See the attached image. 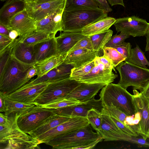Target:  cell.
<instances>
[{
    "label": "cell",
    "instance_id": "obj_1",
    "mask_svg": "<svg viewBox=\"0 0 149 149\" xmlns=\"http://www.w3.org/2000/svg\"><path fill=\"white\" fill-rule=\"evenodd\" d=\"M32 66L22 63L11 56L0 74V93L6 96L28 83L30 81L27 77L28 72Z\"/></svg>",
    "mask_w": 149,
    "mask_h": 149
},
{
    "label": "cell",
    "instance_id": "obj_2",
    "mask_svg": "<svg viewBox=\"0 0 149 149\" xmlns=\"http://www.w3.org/2000/svg\"><path fill=\"white\" fill-rule=\"evenodd\" d=\"M107 13L99 8L64 10L62 19V31H81L86 26L107 17Z\"/></svg>",
    "mask_w": 149,
    "mask_h": 149
},
{
    "label": "cell",
    "instance_id": "obj_3",
    "mask_svg": "<svg viewBox=\"0 0 149 149\" xmlns=\"http://www.w3.org/2000/svg\"><path fill=\"white\" fill-rule=\"evenodd\" d=\"M103 107L112 104L127 116L135 113L133 95L118 84L109 83L104 86L99 94Z\"/></svg>",
    "mask_w": 149,
    "mask_h": 149
},
{
    "label": "cell",
    "instance_id": "obj_4",
    "mask_svg": "<svg viewBox=\"0 0 149 149\" xmlns=\"http://www.w3.org/2000/svg\"><path fill=\"white\" fill-rule=\"evenodd\" d=\"M89 124L81 129L53 139L45 144L53 149H77L88 145L102 136L93 130Z\"/></svg>",
    "mask_w": 149,
    "mask_h": 149
},
{
    "label": "cell",
    "instance_id": "obj_5",
    "mask_svg": "<svg viewBox=\"0 0 149 149\" xmlns=\"http://www.w3.org/2000/svg\"><path fill=\"white\" fill-rule=\"evenodd\" d=\"M120 77L118 84L127 89L129 86L141 93L149 83V69L122 62L116 67Z\"/></svg>",
    "mask_w": 149,
    "mask_h": 149
},
{
    "label": "cell",
    "instance_id": "obj_6",
    "mask_svg": "<svg viewBox=\"0 0 149 149\" xmlns=\"http://www.w3.org/2000/svg\"><path fill=\"white\" fill-rule=\"evenodd\" d=\"M80 84L70 77L49 83L35 100L34 104L41 106L65 98Z\"/></svg>",
    "mask_w": 149,
    "mask_h": 149
},
{
    "label": "cell",
    "instance_id": "obj_7",
    "mask_svg": "<svg viewBox=\"0 0 149 149\" xmlns=\"http://www.w3.org/2000/svg\"><path fill=\"white\" fill-rule=\"evenodd\" d=\"M55 114L54 109L35 105L20 114L17 120V124L22 131L29 134Z\"/></svg>",
    "mask_w": 149,
    "mask_h": 149
},
{
    "label": "cell",
    "instance_id": "obj_8",
    "mask_svg": "<svg viewBox=\"0 0 149 149\" xmlns=\"http://www.w3.org/2000/svg\"><path fill=\"white\" fill-rule=\"evenodd\" d=\"M90 123L87 118L74 117L41 135L36 138L40 143L49 141L84 127Z\"/></svg>",
    "mask_w": 149,
    "mask_h": 149
},
{
    "label": "cell",
    "instance_id": "obj_9",
    "mask_svg": "<svg viewBox=\"0 0 149 149\" xmlns=\"http://www.w3.org/2000/svg\"><path fill=\"white\" fill-rule=\"evenodd\" d=\"M133 103L135 112H139L141 120L134 130L142 138H149V100L136 90H133Z\"/></svg>",
    "mask_w": 149,
    "mask_h": 149
},
{
    "label": "cell",
    "instance_id": "obj_10",
    "mask_svg": "<svg viewBox=\"0 0 149 149\" xmlns=\"http://www.w3.org/2000/svg\"><path fill=\"white\" fill-rule=\"evenodd\" d=\"M113 25L118 32L133 37L146 35L149 27L145 19L134 16L117 19Z\"/></svg>",
    "mask_w": 149,
    "mask_h": 149
},
{
    "label": "cell",
    "instance_id": "obj_11",
    "mask_svg": "<svg viewBox=\"0 0 149 149\" xmlns=\"http://www.w3.org/2000/svg\"><path fill=\"white\" fill-rule=\"evenodd\" d=\"M94 62V66L87 74L75 80L80 83H104L107 85L113 81L118 77V75L114 74L112 70L106 69L96 58Z\"/></svg>",
    "mask_w": 149,
    "mask_h": 149
},
{
    "label": "cell",
    "instance_id": "obj_12",
    "mask_svg": "<svg viewBox=\"0 0 149 149\" xmlns=\"http://www.w3.org/2000/svg\"><path fill=\"white\" fill-rule=\"evenodd\" d=\"M102 108L100 99H95L94 97L84 103L54 109V111L56 114L61 116L87 118L88 112L91 109L95 108L101 111Z\"/></svg>",
    "mask_w": 149,
    "mask_h": 149
},
{
    "label": "cell",
    "instance_id": "obj_13",
    "mask_svg": "<svg viewBox=\"0 0 149 149\" xmlns=\"http://www.w3.org/2000/svg\"><path fill=\"white\" fill-rule=\"evenodd\" d=\"M74 68L73 65L63 62L44 75L37 77L24 86H29L42 83H50L70 78L71 70Z\"/></svg>",
    "mask_w": 149,
    "mask_h": 149
},
{
    "label": "cell",
    "instance_id": "obj_14",
    "mask_svg": "<svg viewBox=\"0 0 149 149\" xmlns=\"http://www.w3.org/2000/svg\"><path fill=\"white\" fill-rule=\"evenodd\" d=\"M49 83H42L29 86H23L6 96L7 99L29 104H34V101Z\"/></svg>",
    "mask_w": 149,
    "mask_h": 149
},
{
    "label": "cell",
    "instance_id": "obj_15",
    "mask_svg": "<svg viewBox=\"0 0 149 149\" xmlns=\"http://www.w3.org/2000/svg\"><path fill=\"white\" fill-rule=\"evenodd\" d=\"M6 27L8 30L17 31L19 37L26 36L36 30L35 22L29 16L26 9L12 17Z\"/></svg>",
    "mask_w": 149,
    "mask_h": 149
},
{
    "label": "cell",
    "instance_id": "obj_16",
    "mask_svg": "<svg viewBox=\"0 0 149 149\" xmlns=\"http://www.w3.org/2000/svg\"><path fill=\"white\" fill-rule=\"evenodd\" d=\"M66 0L54 1L36 4L27 3L26 10L29 16L35 22L39 21L64 6Z\"/></svg>",
    "mask_w": 149,
    "mask_h": 149
},
{
    "label": "cell",
    "instance_id": "obj_17",
    "mask_svg": "<svg viewBox=\"0 0 149 149\" xmlns=\"http://www.w3.org/2000/svg\"><path fill=\"white\" fill-rule=\"evenodd\" d=\"M9 47L11 56L20 62L31 65L37 63L33 46L26 45L16 39L13 41Z\"/></svg>",
    "mask_w": 149,
    "mask_h": 149
},
{
    "label": "cell",
    "instance_id": "obj_18",
    "mask_svg": "<svg viewBox=\"0 0 149 149\" xmlns=\"http://www.w3.org/2000/svg\"><path fill=\"white\" fill-rule=\"evenodd\" d=\"M106 85L104 83H80L66 98L74 99L81 102H86L95 97L99 91Z\"/></svg>",
    "mask_w": 149,
    "mask_h": 149
},
{
    "label": "cell",
    "instance_id": "obj_19",
    "mask_svg": "<svg viewBox=\"0 0 149 149\" xmlns=\"http://www.w3.org/2000/svg\"><path fill=\"white\" fill-rule=\"evenodd\" d=\"M99 51L84 48L68 52L65 55L64 62L73 65L77 68L94 61L98 56Z\"/></svg>",
    "mask_w": 149,
    "mask_h": 149
},
{
    "label": "cell",
    "instance_id": "obj_20",
    "mask_svg": "<svg viewBox=\"0 0 149 149\" xmlns=\"http://www.w3.org/2000/svg\"><path fill=\"white\" fill-rule=\"evenodd\" d=\"M33 47L37 63L58 54L55 36L39 42Z\"/></svg>",
    "mask_w": 149,
    "mask_h": 149
},
{
    "label": "cell",
    "instance_id": "obj_21",
    "mask_svg": "<svg viewBox=\"0 0 149 149\" xmlns=\"http://www.w3.org/2000/svg\"><path fill=\"white\" fill-rule=\"evenodd\" d=\"M101 123L98 132L104 141H120L123 132L117 126L109 116L101 111Z\"/></svg>",
    "mask_w": 149,
    "mask_h": 149
},
{
    "label": "cell",
    "instance_id": "obj_22",
    "mask_svg": "<svg viewBox=\"0 0 149 149\" xmlns=\"http://www.w3.org/2000/svg\"><path fill=\"white\" fill-rule=\"evenodd\" d=\"M27 6L24 0H7L0 10V23L6 27L10 19L26 9Z\"/></svg>",
    "mask_w": 149,
    "mask_h": 149
},
{
    "label": "cell",
    "instance_id": "obj_23",
    "mask_svg": "<svg viewBox=\"0 0 149 149\" xmlns=\"http://www.w3.org/2000/svg\"><path fill=\"white\" fill-rule=\"evenodd\" d=\"M87 36L83 35L81 31H63L56 37L58 54L65 55L78 41Z\"/></svg>",
    "mask_w": 149,
    "mask_h": 149
},
{
    "label": "cell",
    "instance_id": "obj_24",
    "mask_svg": "<svg viewBox=\"0 0 149 149\" xmlns=\"http://www.w3.org/2000/svg\"><path fill=\"white\" fill-rule=\"evenodd\" d=\"M20 114L15 113L11 125L6 127L0 125V142L5 143L8 140L17 139H30L34 137L22 131L17 124V120Z\"/></svg>",
    "mask_w": 149,
    "mask_h": 149
},
{
    "label": "cell",
    "instance_id": "obj_25",
    "mask_svg": "<svg viewBox=\"0 0 149 149\" xmlns=\"http://www.w3.org/2000/svg\"><path fill=\"white\" fill-rule=\"evenodd\" d=\"M65 4L52 13L39 21L35 22L36 30L55 35L58 31H62V24L56 23L54 17L58 11L64 7Z\"/></svg>",
    "mask_w": 149,
    "mask_h": 149
},
{
    "label": "cell",
    "instance_id": "obj_26",
    "mask_svg": "<svg viewBox=\"0 0 149 149\" xmlns=\"http://www.w3.org/2000/svg\"><path fill=\"white\" fill-rule=\"evenodd\" d=\"M116 19L107 17L86 26L82 30L81 33L84 36H89L104 32L113 25Z\"/></svg>",
    "mask_w": 149,
    "mask_h": 149
},
{
    "label": "cell",
    "instance_id": "obj_27",
    "mask_svg": "<svg viewBox=\"0 0 149 149\" xmlns=\"http://www.w3.org/2000/svg\"><path fill=\"white\" fill-rule=\"evenodd\" d=\"M71 117L55 114L48 118L41 126L29 134L31 136L36 138L57 126L63 123Z\"/></svg>",
    "mask_w": 149,
    "mask_h": 149
},
{
    "label": "cell",
    "instance_id": "obj_28",
    "mask_svg": "<svg viewBox=\"0 0 149 149\" xmlns=\"http://www.w3.org/2000/svg\"><path fill=\"white\" fill-rule=\"evenodd\" d=\"M65 55L59 54L53 56L34 65L37 71V77H41L61 64L64 61Z\"/></svg>",
    "mask_w": 149,
    "mask_h": 149
},
{
    "label": "cell",
    "instance_id": "obj_29",
    "mask_svg": "<svg viewBox=\"0 0 149 149\" xmlns=\"http://www.w3.org/2000/svg\"><path fill=\"white\" fill-rule=\"evenodd\" d=\"M5 149H33L40 148V143L36 138L31 139H17L8 140Z\"/></svg>",
    "mask_w": 149,
    "mask_h": 149
},
{
    "label": "cell",
    "instance_id": "obj_30",
    "mask_svg": "<svg viewBox=\"0 0 149 149\" xmlns=\"http://www.w3.org/2000/svg\"><path fill=\"white\" fill-rule=\"evenodd\" d=\"M55 35L35 30L26 36L17 39L19 41L26 45L33 46Z\"/></svg>",
    "mask_w": 149,
    "mask_h": 149
},
{
    "label": "cell",
    "instance_id": "obj_31",
    "mask_svg": "<svg viewBox=\"0 0 149 149\" xmlns=\"http://www.w3.org/2000/svg\"><path fill=\"white\" fill-rule=\"evenodd\" d=\"M125 61L143 68H147L146 65L149 66V61L146 59L143 52L137 45L135 47L131 49L130 57Z\"/></svg>",
    "mask_w": 149,
    "mask_h": 149
},
{
    "label": "cell",
    "instance_id": "obj_32",
    "mask_svg": "<svg viewBox=\"0 0 149 149\" xmlns=\"http://www.w3.org/2000/svg\"><path fill=\"white\" fill-rule=\"evenodd\" d=\"M113 31L109 29L99 33L89 36L94 50H99L104 47L112 37Z\"/></svg>",
    "mask_w": 149,
    "mask_h": 149
},
{
    "label": "cell",
    "instance_id": "obj_33",
    "mask_svg": "<svg viewBox=\"0 0 149 149\" xmlns=\"http://www.w3.org/2000/svg\"><path fill=\"white\" fill-rule=\"evenodd\" d=\"M5 115L8 116L13 113L21 114L28 109L34 106V104H29L19 102L5 98Z\"/></svg>",
    "mask_w": 149,
    "mask_h": 149
},
{
    "label": "cell",
    "instance_id": "obj_34",
    "mask_svg": "<svg viewBox=\"0 0 149 149\" xmlns=\"http://www.w3.org/2000/svg\"><path fill=\"white\" fill-rule=\"evenodd\" d=\"M99 8L95 0H66L65 10Z\"/></svg>",
    "mask_w": 149,
    "mask_h": 149
},
{
    "label": "cell",
    "instance_id": "obj_35",
    "mask_svg": "<svg viewBox=\"0 0 149 149\" xmlns=\"http://www.w3.org/2000/svg\"><path fill=\"white\" fill-rule=\"evenodd\" d=\"M102 49L103 56L110 61L114 68L126 59L125 57L113 48L104 46Z\"/></svg>",
    "mask_w": 149,
    "mask_h": 149
},
{
    "label": "cell",
    "instance_id": "obj_36",
    "mask_svg": "<svg viewBox=\"0 0 149 149\" xmlns=\"http://www.w3.org/2000/svg\"><path fill=\"white\" fill-rule=\"evenodd\" d=\"M87 118L93 129L98 132L102 121L101 111L96 109H92L88 111Z\"/></svg>",
    "mask_w": 149,
    "mask_h": 149
},
{
    "label": "cell",
    "instance_id": "obj_37",
    "mask_svg": "<svg viewBox=\"0 0 149 149\" xmlns=\"http://www.w3.org/2000/svg\"><path fill=\"white\" fill-rule=\"evenodd\" d=\"M95 66L94 60L77 68H74L71 71L70 78L76 80L87 74Z\"/></svg>",
    "mask_w": 149,
    "mask_h": 149
},
{
    "label": "cell",
    "instance_id": "obj_38",
    "mask_svg": "<svg viewBox=\"0 0 149 149\" xmlns=\"http://www.w3.org/2000/svg\"><path fill=\"white\" fill-rule=\"evenodd\" d=\"M101 111L109 116L115 118L124 124L127 116L118 108L112 104L103 107Z\"/></svg>",
    "mask_w": 149,
    "mask_h": 149
},
{
    "label": "cell",
    "instance_id": "obj_39",
    "mask_svg": "<svg viewBox=\"0 0 149 149\" xmlns=\"http://www.w3.org/2000/svg\"><path fill=\"white\" fill-rule=\"evenodd\" d=\"M83 103H84L80 102L74 99L65 98L53 103L41 106L46 108L56 109Z\"/></svg>",
    "mask_w": 149,
    "mask_h": 149
},
{
    "label": "cell",
    "instance_id": "obj_40",
    "mask_svg": "<svg viewBox=\"0 0 149 149\" xmlns=\"http://www.w3.org/2000/svg\"><path fill=\"white\" fill-rule=\"evenodd\" d=\"M129 37V36L126 33L121 32L118 35L116 34L112 36L104 46L113 48L121 44Z\"/></svg>",
    "mask_w": 149,
    "mask_h": 149
},
{
    "label": "cell",
    "instance_id": "obj_41",
    "mask_svg": "<svg viewBox=\"0 0 149 149\" xmlns=\"http://www.w3.org/2000/svg\"><path fill=\"white\" fill-rule=\"evenodd\" d=\"M113 48L125 58V61L130 57L132 49V45L130 42H124L121 44L115 46Z\"/></svg>",
    "mask_w": 149,
    "mask_h": 149
},
{
    "label": "cell",
    "instance_id": "obj_42",
    "mask_svg": "<svg viewBox=\"0 0 149 149\" xmlns=\"http://www.w3.org/2000/svg\"><path fill=\"white\" fill-rule=\"evenodd\" d=\"M82 48L94 50L89 36H87L80 40L68 52Z\"/></svg>",
    "mask_w": 149,
    "mask_h": 149
},
{
    "label": "cell",
    "instance_id": "obj_43",
    "mask_svg": "<svg viewBox=\"0 0 149 149\" xmlns=\"http://www.w3.org/2000/svg\"><path fill=\"white\" fill-rule=\"evenodd\" d=\"M11 56L9 47L0 53V74L2 73Z\"/></svg>",
    "mask_w": 149,
    "mask_h": 149
},
{
    "label": "cell",
    "instance_id": "obj_44",
    "mask_svg": "<svg viewBox=\"0 0 149 149\" xmlns=\"http://www.w3.org/2000/svg\"><path fill=\"white\" fill-rule=\"evenodd\" d=\"M109 116L120 130L125 133L134 136L138 137L139 136L137 133L130 126L125 125L113 117L110 116Z\"/></svg>",
    "mask_w": 149,
    "mask_h": 149
},
{
    "label": "cell",
    "instance_id": "obj_45",
    "mask_svg": "<svg viewBox=\"0 0 149 149\" xmlns=\"http://www.w3.org/2000/svg\"><path fill=\"white\" fill-rule=\"evenodd\" d=\"M14 40L8 36L0 34V53L8 48Z\"/></svg>",
    "mask_w": 149,
    "mask_h": 149
},
{
    "label": "cell",
    "instance_id": "obj_46",
    "mask_svg": "<svg viewBox=\"0 0 149 149\" xmlns=\"http://www.w3.org/2000/svg\"><path fill=\"white\" fill-rule=\"evenodd\" d=\"M104 66L106 69L113 70L116 73V70L110 61L106 57L103 56H97L95 58Z\"/></svg>",
    "mask_w": 149,
    "mask_h": 149
},
{
    "label": "cell",
    "instance_id": "obj_47",
    "mask_svg": "<svg viewBox=\"0 0 149 149\" xmlns=\"http://www.w3.org/2000/svg\"><path fill=\"white\" fill-rule=\"evenodd\" d=\"M99 8L107 13L111 12L112 9L110 7L108 0H95Z\"/></svg>",
    "mask_w": 149,
    "mask_h": 149
},
{
    "label": "cell",
    "instance_id": "obj_48",
    "mask_svg": "<svg viewBox=\"0 0 149 149\" xmlns=\"http://www.w3.org/2000/svg\"><path fill=\"white\" fill-rule=\"evenodd\" d=\"M101 136L96 141L90 143L78 148L77 149H91L93 148L98 143L102 141L103 140Z\"/></svg>",
    "mask_w": 149,
    "mask_h": 149
},
{
    "label": "cell",
    "instance_id": "obj_49",
    "mask_svg": "<svg viewBox=\"0 0 149 149\" xmlns=\"http://www.w3.org/2000/svg\"><path fill=\"white\" fill-rule=\"evenodd\" d=\"M37 70L34 65H33L30 68L28 72L27 78L30 80L32 77L36 75H37Z\"/></svg>",
    "mask_w": 149,
    "mask_h": 149
},
{
    "label": "cell",
    "instance_id": "obj_50",
    "mask_svg": "<svg viewBox=\"0 0 149 149\" xmlns=\"http://www.w3.org/2000/svg\"><path fill=\"white\" fill-rule=\"evenodd\" d=\"M6 96L2 93H0V112L1 113L5 112V98Z\"/></svg>",
    "mask_w": 149,
    "mask_h": 149
},
{
    "label": "cell",
    "instance_id": "obj_51",
    "mask_svg": "<svg viewBox=\"0 0 149 149\" xmlns=\"http://www.w3.org/2000/svg\"><path fill=\"white\" fill-rule=\"evenodd\" d=\"M9 31L8 37L12 40H14L19 37L18 32L15 30H9Z\"/></svg>",
    "mask_w": 149,
    "mask_h": 149
},
{
    "label": "cell",
    "instance_id": "obj_52",
    "mask_svg": "<svg viewBox=\"0 0 149 149\" xmlns=\"http://www.w3.org/2000/svg\"><path fill=\"white\" fill-rule=\"evenodd\" d=\"M9 30L4 25L0 23V34L8 36Z\"/></svg>",
    "mask_w": 149,
    "mask_h": 149
},
{
    "label": "cell",
    "instance_id": "obj_53",
    "mask_svg": "<svg viewBox=\"0 0 149 149\" xmlns=\"http://www.w3.org/2000/svg\"><path fill=\"white\" fill-rule=\"evenodd\" d=\"M108 1L111 6L116 5H120L125 6L123 0H108Z\"/></svg>",
    "mask_w": 149,
    "mask_h": 149
},
{
    "label": "cell",
    "instance_id": "obj_54",
    "mask_svg": "<svg viewBox=\"0 0 149 149\" xmlns=\"http://www.w3.org/2000/svg\"><path fill=\"white\" fill-rule=\"evenodd\" d=\"M140 93L149 100V83L142 92Z\"/></svg>",
    "mask_w": 149,
    "mask_h": 149
},
{
    "label": "cell",
    "instance_id": "obj_55",
    "mask_svg": "<svg viewBox=\"0 0 149 149\" xmlns=\"http://www.w3.org/2000/svg\"><path fill=\"white\" fill-rule=\"evenodd\" d=\"M146 45L145 47V51H149V27L146 34Z\"/></svg>",
    "mask_w": 149,
    "mask_h": 149
},
{
    "label": "cell",
    "instance_id": "obj_56",
    "mask_svg": "<svg viewBox=\"0 0 149 149\" xmlns=\"http://www.w3.org/2000/svg\"><path fill=\"white\" fill-rule=\"evenodd\" d=\"M55 0H36L33 3L36 4H39L45 3L50 2Z\"/></svg>",
    "mask_w": 149,
    "mask_h": 149
},
{
    "label": "cell",
    "instance_id": "obj_57",
    "mask_svg": "<svg viewBox=\"0 0 149 149\" xmlns=\"http://www.w3.org/2000/svg\"><path fill=\"white\" fill-rule=\"evenodd\" d=\"M27 3H30L34 2L36 0H24Z\"/></svg>",
    "mask_w": 149,
    "mask_h": 149
},
{
    "label": "cell",
    "instance_id": "obj_58",
    "mask_svg": "<svg viewBox=\"0 0 149 149\" xmlns=\"http://www.w3.org/2000/svg\"><path fill=\"white\" fill-rule=\"evenodd\" d=\"M1 1H5V0H0Z\"/></svg>",
    "mask_w": 149,
    "mask_h": 149
}]
</instances>
